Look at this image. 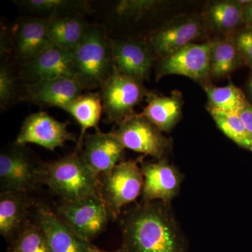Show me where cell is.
I'll return each instance as SVG.
<instances>
[{
	"mask_svg": "<svg viewBox=\"0 0 252 252\" xmlns=\"http://www.w3.org/2000/svg\"><path fill=\"white\" fill-rule=\"evenodd\" d=\"M120 217L123 252H187L171 205L141 202Z\"/></svg>",
	"mask_w": 252,
	"mask_h": 252,
	"instance_id": "obj_1",
	"label": "cell"
},
{
	"mask_svg": "<svg viewBox=\"0 0 252 252\" xmlns=\"http://www.w3.org/2000/svg\"><path fill=\"white\" fill-rule=\"evenodd\" d=\"M39 182L46 184L63 202L75 201L99 193V177L84 160L73 153L39 166Z\"/></svg>",
	"mask_w": 252,
	"mask_h": 252,
	"instance_id": "obj_2",
	"label": "cell"
},
{
	"mask_svg": "<svg viewBox=\"0 0 252 252\" xmlns=\"http://www.w3.org/2000/svg\"><path fill=\"white\" fill-rule=\"evenodd\" d=\"M78 79L84 87H102L113 70L109 39L103 28L90 26L79 45L73 51Z\"/></svg>",
	"mask_w": 252,
	"mask_h": 252,
	"instance_id": "obj_3",
	"label": "cell"
},
{
	"mask_svg": "<svg viewBox=\"0 0 252 252\" xmlns=\"http://www.w3.org/2000/svg\"><path fill=\"white\" fill-rule=\"evenodd\" d=\"M142 160V157L121 161L111 171L99 176V195L112 220L120 217L123 207L135 201L142 191L144 177L139 165Z\"/></svg>",
	"mask_w": 252,
	"mask_h": 252,
	"instance_id": "obj_4",
	"label": "cell"
},
{
	"mask_svg": "<svg viewBox=\"0 0 252 252\" xmlns=\"http://www.w3.org/2000/svg\"><path fill=\"white\" fill-rule=\"evenodd\" d=\"M112 132L124 148L157 160L166 158L172 148V140L142 114L126 118Z\"/></svg>",
	"mask_w": 252,
	"mask_h": 252,
	"instance_id": "obj_5",
	"label": "cell"
},
{
	"mask_svg": "<svg viewBox=\"0 0 252 252\" xmlns=\"http://www.w3.org/2000/svg\"><path fill=\"white\" fill-rule=\"evenodd\" d=\"M56 214L74 233L89 243L104 231L110 219L99 194L75 201L62 202Z\"/></svg>",
	"mask_w": 252,
	"mask_h": 252,
	"instance_id": "obj_6",
	"label": "cell"
},
{
	"mask_svg": "<svg viewBox=\"0 0 252 252\" xmlns=\"http://www.w3.org/2000/svg\"><path fill=\"white\" fill-rule=\"evenodd\" d=\"M149 93L143 84L124 75L113 67L112 74L101 87L103 111L108 123L119 124L130 117L134 109Z\"/></svg>",
	"mask_w": 252,
	"mask_h": 252,
	"instance_id": "obj_7",
	"label": "cell"
},
{
	"mask_svg": "<svg viewBox=\"0 0 252 252\" xmlns=\"http://www.w3.org/2000/svg\"><path fill=\"white\" fill-rule=\"evenodd\" d=\"M204 28L203 19L199 16H178L155 32L147 45L152 54L164 59L193 43L201 35Z\"/></svg>",
	"mask_w": 252,
	"mask_h": 252,
	"instance_id": "obj_8",
	"label": "cell"
},
{
	"mask_svg": "<svg viewBox=\"0 0 252 252\" xmlns=\"http://www.w3.org/2000/svg\"><path fill=\"white\" fill-rule=\"evenodd\" d=\"M211 42L191 43L162 59L157 67L158 79L164 76H184L204 84L210 75V50Z\"/></svg>",
	"mask_w": 252,
	"mask_h": 252,
	"instance_id": "obj_9",
	"label": "cell"
},
{
	"mask_svg": "<svg viewBox=\"0 0 252 252\" xmlns=\"http://www.w3.org/2000/svg\"><path fill=\"white\" fill-rule=\"evenodd\" d=\"M144 177L142 203L161 201L171 205L172 200L180 192L184 175L167 158L157 162H140Z\"/></svg>",
	"mask_w": 252,
	"mask_h": 252,
	"instance_id": "obj_10",
	"label": "cell"
},
{
	"mask_svg": "<svg viewBox=\"0 0 252 252\" xmlns=\"http://www.w3.org/2000/svg\"><path fill=\"white\" fill-rule=\"evenodd\" d=\"M69 122H61L47 113L32 114L25 119L15 144H34L49 150L64 147L69 141L76 142L74 134L67 130Z\"/></svg>",
	"mask_w": 252,
	"mask_h": 252,
	"instance_id": "obj_11",
	"label": "cell"
},
{
	"mask_svg": "<svg viewBox=\"0 0 252 252\" xmlns=\"http://www.w3.org/2000/svg\"><path fill=\"white\" fill-rule=\"evenodd\" d=\"M4 151L0 154V182L2 192L27 193L39 182V170L34 167L24 146Z\"/></svg>",
	"mask_w": 252,
	"mask_h": 252,
	"instance_id": "obj_12",
	"label": "cell"
},
{
	"mask_svg": "<svg viewBox=\"0 0 252 252\" xmlns=\"http://www.w3.org/2000/svg\"><path fill=\"white\" fill-rule=\"evenodd\" d=\"M113 67L124 75L143 83L149 77L153 55L148 45L132 39H109Z\"/></svg>",
	"mask_w": 252,
	"mask_h": 252,
	"instance_id": "obj_13",
	"label": "cell"
},
{
	"mask_svg": "<svg viewBox=\"0 0 252 252\" xmlns=\"http://www.w3.org/2000/svg\"><path fill=\"white\" fill-rule=\"evenodd\" d=\"M21 75L30 83L58 77L77 78L73 51L52 44L23 64Z\"/></svg>",
	"mask_w": 252,
	"mask_h": 252,
	"instance_id": "obj_14",
	"label": "cell"
},
{
	"mask_svg": "<svg viewBox=\"0 0 252 252\" xmlns=\"http://www.w3.org/2000/svg\"><path fill=\"white\" fill-rule=\"evenodd\" d=\"M84 89L82 83L77 78L41 79L26 86L25 98L36 104L63 109L82 94Z\"/></svg>",
	"mask_w": 252,
	"mask_h": 252,
	"instance_id": "obj_15",
	"label": "cell"
},
{
	"mask_svg": "<svg viewBox=\"0 0 252 252\" xmlns=\"http://www.w3.org/2000/svg\"><path fill=\"white\" fill-rule=\"evenodd\" d=\"M36 222L44 230L51 252H90L92 244L74 233L49 207L38 206Z\"/></svg>",
	"mask_w": 252,
	"mask_h": 252,
	"instance_id": "obj_16",
	"label": "cell"
},
{
	"mask_svg": "<svg viewBox=\"0 0 252 252\" xmlns=\"http://www.w3.org/2000/svg\"><path fill=\"white\" fill-rule=\"evenodd\" d=\"M82 157L97 177L107 173L121 162L125 148L112 132L86 135Z\"/></svg>",
	"mask_w": 252,
	"mask_h": 252,
	"instance_id": "obj_17",
	"label": "cell"
},
{
	"mask_svg": "<svg viewBox=\"0 0 252 252\" xmlns=\"http://www.w3.org/2000/svg\"><path fill=\"white\" fill-rule=\"evenodd\" d=\"M49 18L28 17L18 25L16 34V54L23 64L52 45L49 37Z\"/></svg>",
	"mask_w": 252,
	"mask_h": 252,
	"instance_id": "obj_18",
	"label": "cell"
},
{
	"mask_svg": "<svg viewBox=\"0 0 252 252\" xmlns=\"http://www.w3.org/2000/svg\"><path fill=\"white\" fill-rule=\"evenodd\" d=\"M26 194L8 191L2 192L0 195V234L10 243L30 223L31 202Z\"/></svg>",
	"mask_w": 252,
	"mask_h": 252,
	"instance_id": "obj_19",
	"label": "cell"
},
{
	"mask_svg": "<svg viewBox=\"0 0 252 252\" xmlns=\"http://www.w3.org/2000/svg\"><path fill=\"white\" fill-rule=\"evenodd\" d=\"M243 3L242 1H217L207 8L203 19L204 26L225 35L234 34L245 26L243 22Z\"/></svg>",
	"mask_w": 252,
	"mask_h": 252,
	"instance_id": "obj_20",
	"label": "cell"
},
{
	"mask_svg": "<svg viewBox=\"0 0 252 252\" xmlns=\"http://www.w3.org/2000/svg\"><path fill=\"white\" fill-rule=\"evenodd\" d=\"M182 109V99L178 94L158 96L149 94L142 114L161 132H168L180 121Z\"/></svg>",
	"mask_w": 252,
	"mask_h": 252,
	"instance_id": "obj_21",
	"label": "cell"
},
{
	"mask_svg": "<svg viewBox=\"0 0 252 252\" xmlns=\"http://www.w3.org/2000/svg\"><path fill=\"white\" fill-rule=\"evenodd\" d=\"M210 42V77H223L245 65L235 44L234 34Z\"/></svg>",
	"mask_w": 252,
	"mask_h": 252,
	"instance_id": "obj_22",
	"label": "cell"
},
{
	"mask_svg": "<svg viewBox=\"0 0 252 252\" xmlns=\"http://www.w3.org/2000/svg\"><path fill=\"white\" fill-rule=\"evenodd\" d=\"M49 18L50 41L69 51H74L79 45L90 26L78 14Z\"/></svg>",
	"mask_w": 252,
	"mask_h": 252,
	"instance_id": "obj_23",
	"label": "cell"
},
{
	"mask_svg": "<svg viewBox=\"0 0 252 252\" xmlns=\"http://www.w3.org/2000/svg\"><path fill=\"white\" fill-rule=\"evenodd\" d=\"M63 110L69 113L80 126L81 135L78 140L77 147L79 149H82L86 130L93 127L97 130L103 111L100 94H81L68 104Z\"/></svg>",
	"mask_w": 252,
	"mask_h": 252,
	"instance_id": "obj_24",
	"label": "cell"
},
{
	"mask_svg": "<svg viewBox=\"0 0 252 252\" xmlns=\"http://www.w3.org/2000/svg\"><path fill=\"white\" fill-rule=\"evenodd\" d=\"M203 87L208 99V110L240 114L250 104L246 94L232 83L221 87L208 84Z\"/></svg>",
	"mask_w": 252,
	"mask_h": 252,
	"instance_id": "obj_25",
	"label": "cell"
},
{
	"mask_svg": "<svg viewBox=\"0 0 252 252\" xmlns=\"http://www.w3.org/2000/svg\"><path fill=\"white\" fill-rule=\"evenodd\" d=\"M18 4L32 12L49 14V18L79 14L90 9L86 1L69 0H24Z\"/></svg>",
	"mask_w": 252,
	"mask_h": 252,
	"instance_id": "obj_26",
	"label": "cell"
},
{
	"mask_svg": "<svg viewBox=\"0 0 252 252\" xmlns=\"http://www.w3.org/2000/svg\"><path fill=\"white\" fill-rule=\"evenodd\" d=\"M217 127L239 147L252 152V144L239 114L209 110Z\"/></svg>",
	"mask_w": 252,
	"mask_h": 252,
	"instance_id": "obj_27",
	"label": "cell"
},
{
	"mask_svg": "<svg viewBox=\"0 0 252 252\" xmlns=\"http://www.w3.org/2000/svg\"><path fill=\"white\" fill-rule=\"evenodd\" d=\"M8 252H51L44 230L37 223H29L10 243Z\"/></svg>",
	"mask_w": 252,
	"mask_h": 252,
	"instance_id": "obj_28",
	"label": "cell"
},
{
	"mask_svg": "<svg viewBox=\"0 0 252 252\" xmlns=\"http://www.w3.org/2000/svg\"><path fill=\"white\" fill-rule=\"evenodd\" d=\"M168 4L160 0H124L118 2L116 12L121 17L137 19L160 11Z\"/></svg>",
	"mask_w": 252,
	"mask_h": 252,
	"instance_id": "obj_29",
	"label": "cell"
},
{
	"mask_svg": "<svg viewBox=\"0 0 252 252\" xmlns=\"http://www.w3.org/2000/svg\"><path fill=\"white\" fill-rule=\"evenodd\" d=\"M16 97L14 77L9 66L1 64L0 68V105L2 109L9 107Z\"/></svg>",
	"mask_w": 252,
	"mask_h": 252,
	"instance_id": "obj_30",
	"label": "cell"
},
{
	"mask_svg": "<svg viewBox=\"0 0 252 252\" xmlns=\"http://www.w3.org/2000/svg\"><path fill=\"white\" fill-rule=\"evenodd\" d=\"M234 39L245 65L252 70V28H240L234 33Z\"/></svg>",
	"mask_w": 252,
	"mask_h": 252,
	"instance_id": "obj_31",
	"label": "cell"
},
{
	"mask_svg": "<svg viewBox=\"0 0 252 252\" xmlns=\"http://www.w3.org/2000/svg\"><path fill=\"white\" fill-rule=\"evenodd\" d=\"M244 123L249 137L252 144V106L249 104L245 109L239 114Z\"/></svg>",
	"mask_w": 252,
	"mask_h": 252,
	"instance_id": "obj_32",
	"label": "cell"
},
{
	"mask_svg": "<svg viewBox=\"0 0 252 252\" xmlns=\"http://www.w3.org/2000/svg\"><path fill=\"white\" fill-rule=\"evenodd\" d=\"M243 3V17L245 27L252 28V0L242 1Z\"/></svg>",
	"mask_w": 252,
	"mask_h": 252,
	"instance_id": "obj_33",
	"label": "cell"
},
{
	"mask_svg": "<svg viewBox=\"0 0 252 252\" xmlns=\"http://www.w3.org/2000/svg\"><path fill=\"white\" fill-rule=\"evenodd\" d=\"M247 97L249 102L252 106V70L247 82Z\"/></svg>",
	"mask_w": 252,
	"mask_h": 252,
	"instance_id": "obj_34",
	"label": "cell"
},
{
	"mask_svg": "<svg viewBox=\"0 0 252 252\" xmlns=\"http://www.w3.org/2000/svg\"><path fill=\"white\" fill-rule=\"evenodd\" d=\"M90 252H123L122 250L121 249H119V250H117V251H113V252H109L105 251V250H100V249L97 248V247L94 246V245H92V247H91Z\"/></svg>",
	"mask_w": 252,
	"mask_h": 252,
	"instance_id": "obj_35",
	"label": "cell"
}]
</instances>
